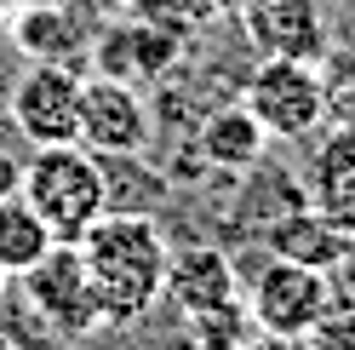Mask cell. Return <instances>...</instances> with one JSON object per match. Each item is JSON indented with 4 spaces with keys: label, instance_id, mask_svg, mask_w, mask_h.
I'll list each match as a JSON object with an SVG mask.
<instances>
[{
    "label": "cell",
    "instance_id": "6da1fadb",
    "mask_svg": "<svg viewBox=\"0 0 355 350\" xmlns=\"http://www.w3.org/2000/svg\"><path fill=\"white\" fill-rule=\"evenodd\" d=\"M80 258H86V276H92V293H98V310L103 327H132L144 322V310L161 299V281H166V235L149 212H115L109 207L103 218L80 230Z\"/></svg>",
    "mask_w": 355,
    "mask_h": 350
},
{
    "label": "cell",
    "instance_id": "7a4b0ae2",
    "mask_svg": "<svg viewBox=\"0 0 355 350\" xmlns=\"http://www.w3.org/2000/svg\"><path fill=\"white\" fill-rule=\"evenodd\" d=\"M17 195L40 212V224L58 242H80V230L109 212L103 156H92L86 144H46V149H35V161H24Z\"/></svg>",
    "mask_w": 355,
    "mask_h": 350
},
{
    "label": "cell",
    "instance_id": "3957f363",
    "mask_svg": "<svg viewBox=\"0 0 355 350\" xmlns=\"http://www.w3.org/2000/svg\"><path fill=\"white\" fill-rule=\"evenodd\" d=\"M24 299L40 310V322L63 339H86L103 327V310H98V293H92V276H86V258L75 242H52L35 265L17 276Z\"/></svg>",
    "mask_w": 355,
    "mask_h": 350
},
{
    "label": "cell",
    "instance_id": "277c9868",
    "mask_svg": "<svg viewBox=\"0 0 355 350\" xmlns=\"http://www.w3.org/2000/svg\"><path fill=\"white\" fill-rule=\"evenodd\" d=\"M327 310H332V281H327V270L293 265V258H270V265L252 276L247 316H252V327H258L263 339L298 344Z\"/></svg>",
    "mask_w": 355,
    "mask_h": 350
},
{
    "label": "cell",
    "instance_id": "5b68a950",
    "mask_svg": "<svg viewBox=\"0 0 355 350\" xmlns=\"http://www.w3.org/2000/svg\"><path fill=\"white\" fill-rule=\"evenodd\" d=\"M241 103L252 109V121L270 138H286V144H298V138L315 133V126H327L315 63H298V58H258V69L247 75V98Z\"/></svg>",
    "mask_w": 355,
    "mask_h": 350
},
{
    "label": "cell",
    "instance_id": "8992f818",
    "mask_svg": "<svg viewBox=\"0 0 355 350\" xmlns=\"http://www.w3.org/2000/svg\"><path fill=\"white\" fill-rule=\"evenodd\" d=\"M12 126L35 149L80 144V69H69V63H29L12 86Z\"/></svg>",
    "mask_w": 355,
    "mask_h": 350
},
{
    "label": "cell",
    "instance_id": "52a82bcc",
    "mask_svg": "<svg viewBox=\"0 0 355 350\" xmlns=\"http://www.w3.org/2000/svg\"><path fill=\"white\" fill-rule=\"evenodd\" d=\"M155 133L144 92L115 75H80V144L92 156H138Z\"/></svg>",
    "mask_w": 355,
    "mask_h": 350
},
{
    "label": "cell",
    "instance_id": "ba28073f",
    "mask_svg": "<svg viewBox=\"0 0 355 350\" xmlns=\"http://www.w3.org/2000/svg\"><path fill=\"white\" fill-rule=\"evenodd\" d=\"M309 138L315 144L304 161V207L355 242V121H327Z\"/></svg>",
    "mask_w": 355,
    "mask_h": 350
},
{
    "label": "cell",
    "instance_id": "9c48e42d",
    "mask_svg": "<svg viewBox=\"0 0 355 350\" xmlns=\"http://www.w3.org/2000/svg\"><path fill=\"white\" fill-rule=\"evenodd\" d=\"M241 29L258 47V58H298L315 63L327 52V12L321 0H258L241 12Z\"/></svg>",
    "mask_w": 355,
    "mask_h": 350
},
{
    "label": "cell",
    "instance_id": "30bf717a",
    "mask_svg": "<svg viewBox=\"0 0 355 350\" xmlns=\"http://www.w3.org/2000/svg\"><path fill=\"white\" fill-rule=\"evenodd\" d=\"M178 47L184 35L166 29V24H149V17H132V24H115L92 40V63L98 75H115V81H161L172 63H178Z\"/></svg>",
    "mask_w": 355,
    "mask_h": 350
},
{
    "label": "cell",
    "instance_id": "8fae6325",
    "mask_svg": "<svg viewBox=\"0 0 355 350\" xmlns=\"http://www.w3.org/2000/svg\"><path fill=\"white\" fill-rule=\"evenodd\" d=\"M161 299H172L189 322L212 316V310H224V304H235V265L218 247H184V253L166 258Z\"/></svg>",
    "mask_w": 355,
    "mask_h": 350
},
{
    "label": "cell",
    "instance_id": "7c38bea8",
    "mask_svg": "<svg viewBox=\"0 0 355 350\" xmlns=\"http://www.w3.org/2000/svg\"><path fill=\"white\" fill-rule=\"evenodd\" d=\"M12 47L29 63H69V69H80V58L92 52V35L80 29L75 6H58L52 0V6H17Z\"/></svg>",
    "mask_w": 355,
    "mask_h": 350
},
{
    "label": "cell",
    "instance_id": "4fadbf2b",
    "mask_svg": "<svg viewBox=\"0 0 355 350\" xmlns=\"http://www.w3.org/2000/svg\"><path fill=\"white\" fill-rule=\"evenodd\" d=\"M195 149H201V161L218 167V172H247L263 161V149H270V133L252 121L247 103H224L212 109V115L201 121V138H195Z\"/></svg>",
    "mask_w": 355,
    "mask_h": 350
},
{
    "label": "cell",
    "instance_id": "5bb4252c",
    "mask_svg": "<svg viewBox=\"0 0 355 350\" xmlns=\"http://www.w3.org/2000/svg\"><path fill=\"white\" fill-rule=\"evenodd\" d=\"M344 247H349V235H338L321 212H309V207H298V212H286V218L270 224V253L293 258V265H309V270H332L344 258Z\"/></svg>",
    "mask_w": 355,
    "mask_h": 350
},
{
    "label": "cell",
    "instance_id": "9a60e30c",
    "mask_svg": "<svg viewBox=\"0 0 355 350\" xmlns=\"http://www.w3.org/2000/svg\"><path fill=\"white\" fill-rule=\"evenodd\" d=\"M52 242L58 235L40 224V212L24 201V195H6V201H0V276L6 281H17Z\"/></svg>",
    "mask_w": 355,
    "mask_h": 350
},
{
    "label": "cell",
    "instance_id": "2e32d148",
    "mask_svg": "<svg viewBox=\"0 0 355 350\" xmlns=\"http://www.w3.org/2000/svg\"><path fill=\"white\" fill-rule=\"evenodd\" d=\"M315 86L327 121H355V47H327L315 58Z\"/></svg>",
    "mask_w": 355,
    "mask_h": 350
},
{
    "label": "cell",
    "instance_id": "e0dca14e",
    "mask_svg": "<svg viewBox=\"0 0 355 350\" xmlns=\"http://www.w3.org/2000/svg\"><path fill=\"white\" fill-rule=\"evenodd\" d=\"M298 344H304V350H355V304H344V310H327Z\"/></svg>",
    "mask_w": 355,
    "mask_h": 350
},
{
    "label": "cell",
    "instance_id": "ac0fdd59",
    "mask_svg": "<svg viewBox=\"0 0 355 350\" xmlns=\"http://www.w3.org/2000/svg\"><path fill=\"white\" fill-rule=\"evenodd\" d=\"M195 339H201L207 350H230L241 339V304H224V310H212V316H195Z\"/></svg>",
    "mask_w": 355,
    "mask_h": 350
},
{
    "label": "cell",
    "instance_id": "d6986e66",
    "mask_svg": "<svg viewBox=\"0 0 355 350\" xmlns=\"http://www.w3.org/2000/svg\"><path fill=\"white\" fill-rule=\"evenodd\" d=\"M17 184H24V161H17L12 149H0V201L17 195Z\"/></svg>",
    "mask_w": 355,
    "mask_h": 350
},
{
    "label": "cell",
    "instance_id": "ffe728a7",
    "mask_svg": "<svg viewBox=\"0 0 355 350\" xmlns=\"http://www.w3.org/2000/svg\"><path fill=\"white\" fill-rule=\"evenodd\" d=\"M218 12H247V6H258V0H212Z\"/></svg>",
    "mask_w": 355,
    "mask_h": 350
},
{
    "label": "cell",
    "instance_id": "44dd1931",
    "mask_svg": "<svg viewBox=\"0 0 355 350\" xmlns=\"http://www.w3.org/2000/svg\"><path fill=\"white\" fill-rule=\"evenodd\" d=\"M12 6H24V0H0V12H12Z\"/></svg>",
    "mask_w": 355,
    "mask_h": 350
},
{
    "label": "cell",
    "instance_id": "7402d4cb",
    "mask_svg": "<svg viewBox=\"0 0 355 350\" xmlns=\"http://www.w3.org/2000/svg\"><path fill=\"white\" fill-rule=\"evenodd\" d=\"M0 350H12V339H6V333H0Z\"/></svg>",
    "mask_w": 355,
    "mask_h": 350
},
{
    "label": "cell",
    "instance_id": "603a6c76",
    "mask_svg": "<svg viewBox=\"0 0 355 350\" xmlns=\"http://www.w3.org/2000/svg\"><path fill=\"white\" fill-rule=\"evenodd\" d=\"M0 288H6V276H0Z\"/></svg>",
    "mask_w": 355,
    "mask_h": 350
}]
</instances>
